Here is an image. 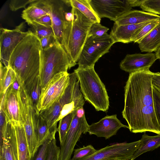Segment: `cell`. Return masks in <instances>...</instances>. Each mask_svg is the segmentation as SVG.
<instances>
[{
  "instance_id": "ee69618b",
  "label": "cell",
  "mask_w": 160,
  "mask_h": 160,
  "mask_svg": "<svg viewBox=\"0 0 160 160\" xmlns=\"http://www.w3.org/2000/svg\"><path fill=\"white\" fill-rule=\"evenodd\" d=\"M158 89V90H159V91H160V89Z\"/></svg>"
},
{
  "instance_id": "d4e9b609",
  "label": "cell",
  "mask_w": 160,
  "mask_h": 160,
  "mask_svg": "<svg viewBox=\"0 0 160 160\" xmlns=\"http://www.w3.org/2000/svg\"><path fill=\"white\" fill-rule=\"evenodd\" d=\"M34 130L38 147L42 144L47 138L55 137V134L51 132L45 121L39 112L37 115Z\"/></svg>"
},
{
  "instance_id": "d6a6232c",
  "label": "cell",
  "mask_w": 160,
  "mask_h": 160,
  "mask_svg": "<svg viewBox=\"0 0 160 160\" xmlns=\"http://www.w3.org/2000/svg\"><path fill=\"white\" fill-rule=\"evenodd\" d=\"M60 148L57 145L55 138H53L49 146L46 160H59Z\"/></svg>"
},
{
  "instance_id": "7402d4cb",
  "label": "cell",
  "mask_w": 160,
  "mask_h": 160,
  "mask_svg": "<svg viewBox=\"0 0 160 160\" xmlns=\"http://www.w3.org/2000/svg\"><path fill=\"white\" fill-rule=\"evenodd\" d=\"M140 140L139 147L134 152L131 160H134L142 154L160 147V134L152 136L144 132Z\"/></svg>"
},
{
  "instance_id": "4dcf8cb0",
  "label": "cell",
  "mask_w": 160,
  "mask_h": 160,
  "mask_svg": "<svg viewBox=\"0 0 160 160\" xmlns=\"http://www.w3.org/2000/svg\"><path fill=\"white\" fill-rule=\"evenodd\" d=\"M30 25L33 27L34 34L40 40L48 36L54 35L52 28L46 27L33 22Z\"/></svg>"
},
{
  "instance_id": "5b68a950",
  "label": "cell",
  "mask_w": 160,
  "mask_h": 160,
  "mask_svg": "<svg viewBox=\"0 0 160 160\" xmlns=\"http://www.w3.org/2000/svg\"><path fill=\"white\" fill-rule=\"evenodd\" d=\"M71 68L68 55L58 40L52 47L45 50L41 49L39 73L41 93L55 75L67 72Z\"/></svg>"
},
{
  "instance_id": "f35d334b",
  "label": "cell",
  "mask_w": 160,
  "mask_h": 160,
  "mask_svg": "<svg viewBox=\"0 0 160 160\" xmlns=\"http://www.w3.org/2000/svg\"><path fill=\"white\" fill-rule=\"evenodd\" d=\"M33 22L46 27L52 28V20L50 14L44 15Z\"/></svg>"
},
{
  "instance_id": "1f68e13d",
  "label": "cell",
  "mask_w": 160,
  "mask_h": 160,
  "mask_svg": "<svg viewBox=\"0 0 160 160\" xmlns=\"http://www.w3.org/2000/svg\"><path fill=\"white\" fill-rule=\"evenodd\" d=\"M109 29L108 28L102 25L100 23L94 22L90 28L88 38L101 37L106 33Z\"/></svg>"
},
{
  "instance_id": "603a6c76",
  "label": "cell",
  "mask_w": 160,
  "mask_h": 160,
  "mask_svg": "<svg viewBox=\"0 0 160 160\" xmlns=\"http://www.w3.org/2000/svg\"><path fill=\"white\" fill-rule=\"evenodd\" d=\"M0 97L4 95L10 86L17 80L16 74L11 67L3 66L0 62Z\"/></svg>"
},
{
  "instance_id": "44dd1931",
  "label": "cell",
  "mask_w": 160,
  "mask_h": 160,
  "mask_svg": "<svg viewBox=\"0 0 160 160\" xmlns=\"http://www.w3.org/2000/svg\"><path fill=\"white\" fill-rule=\"evenodd\" d=\"M48 14H50L49 10L40 0H37L25 9L22 11L21 16L28 24L30 25L35 20Z\"/></svg>"
},
{
  "instance_id": "484cf974",
  "label": "cell",
  "mask_w": 160,
  "mask_h": 160,
  "mask_svg": "<svg viewBox=\"0 0 160 160\" xmlns=\"http://www.w3.org/2000/svg\"><path fill=\"white\" fill-rule=\"evenodd\" d=\"M76 110L68 114L59 121L58 131L60 147L63 146L64 144L67 132Z\"/></svg>"
},
{
  "instance_id": "74e56055",
  "label": "cell",
  "mask_w": 160,
  "mask_h": 160,
  "mask_svg": "<svg viewBox=\"0 0 160 160\" xmlns=\"http://www.w3.org/2000/svg\"><path fill=\"white\" fill-rule=\"evenodd\" d=\"M40 40L41 49L45 50L53 46L58 40L54 35H52L45 37Z\"/></svg>"
},
{
  "instance_id": "ab89813d",
  "label": "cell",
  "mask_w": 160,
  "mask_h": 160,
  "mask_svg": "<svg viewBox=\"0 0 160 160\" xmlns=\"http://www.w3.org/2000/svg\"><path fill=\"white\" fill-rule=\"evenodd\" d=\"M152 84L160 89V72L154 73L152 80Z\"/></svg>"
},
{
  "instance_id": "d6986e66",
  "label": "cell",
  "mask_w": 160,
  "mask_h": 160,
  "mask_svg": "<svg viewBox=\"0 0 160 160\" xmlns=\"http://www.w3.org/2000/svg\"><path fill=\"white\" fill-rule=\"evenodd\" d=\"M142 52H156L160 48V22L138 43Z\"/></svg>"
},
{
  "instance_id": "7bdbcfd3",
  "label": "cell",
  "mask_w": 160,
  "mask_h": 160,
  "mask_svg": "<svg viewBox=\"0 0 160 160\" xmlns=\"http://www.w3.org/2000/svg\"><path fill=\"white\" fill-rule=\"evenodd\" d=\"M105 160H125V159H117V158H110L108 159Z\"/></svg>"
},
{
  "instance_id": "e575fe53",
  "label": "cell",
  "mask_w": 160,
  "mask_h": 160,
  "mask_svg": "<svg viewBox=\"0 0 160 160\" xmlns=\"http://www.w3.org/2000/svg\"><path fill=\"white\" fill-rule=\"evenodd\" d=\"M41 92L40 83L39 78L33 86L30 95L33 104L36 108Z\"/></svg>"
},
{
  "instance_id": "4fadbf2b",
  "label": "cell",
  "mask_w": 160,
  "mask_h": 160,
  "mask_svg": "<svg viewBox=\"0 0 160 160\" xmlns=\"http://www.w3.org/2000/svg\"><path fill=\"white\" fill-rule=\"evenodd\" d=\"M122 128L129 129L128 126L123 124L117 118V115L107 116L98 122L89 125L88 132L98 137H103L106 139L115 135Z\"/></svg>"
},
{
  "instance_id": "cb8c5ba5",
  "label": "cell",
  "mask_w": 160,
  "mask_h": 160,
  "mask_svg": "<svg viewBox=\"0 0 160 160\" xmlns=\"http://www.w3.org/2000/svg\"><path fill=\"white\" fill-rule=\"evenodd\" d=\"M71 7L78 10L86 17L93 22L100 23L101 19L91 7L89 0H69Z\"/></svg>"
},
{
  "instance_id": "7a4b0ae2",
  "label": "cell",
  "mask_w": 160,
  "mask_h": 160,
  "mask_svg": "<svg viewBox=\"0 0 160 160\" xmlns=\"http://www.w3.org/2000/svg\"><path fill=\"white\" fill-rule=\"evenodd\" d=\"M41 50L40 40L30 31L15 49L9 60L8 67L15 71L17 79L29 95L39 78Z\"/></svg>"
},
{
  "instance_id": "9c48e42d",
  "label": "cell",
  "mask_w": 160,
  "mask_h": 160,
  "mask_svg": "<svg viewBox=\"0 0 160 160\" xmlns=\"http://www.w3.org/2000/svg\"><path fill=\"white\" fill-rule=\"evenodd\" d=\"M70 79L68 72L55 75L41 94L37 109L39 112L46 109L58 101L64 93Z\"/></svg>"
},
{
  "instance_id": "e0dca14e",
  "label": "cell",
  "mask_w": 160,
  "mask_h": 160,
  "mask_svg": "<svg viewBox=\"0 0 160 160\" xmlns=\"http://www.w3.org/2000/svg\"><path fill=\"white\" fill-rule=\"evenodd\" d=\"M150 22L119 26L114 24L110 35L115 43L121 42L128 43L132 42L140 29Z\"/></svg>"
},
{
  "instance_id": "9a60e30c",
  "label": "cell",
  "mask_w": 160,
  "mask_h": 160,
  "mask_svg": "<svg viewBox=\"0 0 160 160\" xmlns=\"http://www.w3.org/2000/svg\"><path fill=\"white\" fill-rule=\"evenodd\" d=\"M158 58L156 53L128 54L120 64V68L129 73L149 68Z\"/></svg>"
},
{
  "instance_id": "836d02e7",
  "label": "cell",
  "mask_w": 160,
  "mask_h": 160,
  "mask_svg": "<svg viewBox=\"0 0 160 160\" xmlns=\"http://www.w3.org/2000/svg\"><path fill=\"white\" fill-rule=\"evenodd\" d=\"M152 93L154 110L160 128V92L157 88L153 86Z\"/></svg>"
},
{
  "instance_id": "b9f144b4",
  "label": "cell",
  "mask_w": 160,
  "mask_h": 160,
  "mask_svg": "<svg viewBox=\"0 0 160 160\" xmlns=\"http://www.w3.org/2000/svg\"><path fill=\"white\" fill-rule=\"evenodd\" d=\"M157 56L158 59L160 60V48L156 52H155Z\"/></svg>"
},
{
  "instance_id": "5bb4252c",
  "label": "cell",
  "mask_w": 160,
  "mask_h": 160,
  "mask_svg": "<svg viewBox=\"0 0 160 160\" xmlns=\"http://www.w3.org/2000/svg\"><path fill=\"white\" fill-rule=\"evenodd\" d=\"M40 2L49 10L51 16L54 36L62 43L65 22V12L64 8V0H41Z\"/></svg>"
},
{
  "instance_id": "ffe728a7",
  "label": "cell",
  "mask_w": 160,
  "mask_h": 160,
  "mask_svg": "<svg viewBox=\"0 0 160 160\" xmlns=\"http://www.w3.org/2000/svg\"><path fill=\"white\" fill-rule=\"evenodd\" d=\"M10 122L13 125L15 130L19 160H30L31 156L23 125Z\"/></svg>"
},
{
  "instance_id": "ba28073f",
  "label": "cell",
  "mask_w": 160,
  "mask_h": 160,
  "mask_svg": "<svg viewBox=\"0 0 160 160\" xmlns=\"http://www.w3.org/2000/svg\"><path fill=\"white\" fill-rule=\"evenodd\" d=\"M89 125L83 107L77 110L67 132L63 146L60 147L59 160H70L74 148L82 134L88 132Z\"/></svg>"
},
{
  "instance_id": "d590c367",
  "label": "cell",
  "mask_w": 160,
  "mask_h": 160,
  "mask_svg": "<svg viewBox=\"0 0 160 160\" xmlns=\"http://www.w3.org/2000/svg\"><path fill=\"white\" fill-rule=\"evenodd\" d=\"M36 0H12L9 3V7L12 11H16L22 8H25L28 3L36 2Z\"/></svg>"
},
{
  "instance_id": "f1b7e54d",
  "label": "cell",
  "mask_w": 160,
  "mask_h": 160,
  "mask_svg": "<svg viewBox=\"0 0 160 160\" xmlns=\"http://www.w3.org/2000/svg\"><path fill=\"white\" fill-rule=\"evenodd\" d=\"M160 22V19L152 21L142 27L135 37L133 42L138 43L141 40L154 29Z\"/></svg>"
},
{
  "instance_id": "60d3db41",
  "label": "cell",
  "mask_w": 160,
  "mask_h": 160,
  "mask_svg": "<svg viewBox=\"0 0 160 160\" xmlns=\"http://www.w3.org/2000/svg\"><path fill=\"white\" fill-rule=\"evenodd\" d=\"M10 87L13 90L17 91L20 89L21 88L20 83L17 79L10 86Z\"/></svg>"
},
{
  "instance_id": "7c38bea8",
  "label": "cell",
  "mask_w": 160,
  "mask_h": 160,
  "mask_svg": "<svg viewBox=\"0 0 160 160\" xmlns=\"http://www.w3.org/2000/svg\"><path fill=\"white\" fill-rule=\"evenodd\" d=\"M21 89L16 91L10 86L5 94L0 97V109L8 122L23 125Z\"/></svg>"
},
{
  "instance_id": "ac0fdd59",
  "label": "cell",
  "mask_w": 160,
  "mask_h": 160,
  "mask_svg": "<svg viewBox=\"0 0 160 160\" xmlns=\"http://www.w3.org/2000/svg\"><path fill=\"white\" fill-rule=\"evenodd\" d=\"M160 19V15L138 10H130L124 13L115 22L117 25L138 24Z\"/></svg>"
},
{
  "instance_id": "3957f363",
  "label": "cell",
  "mask_w": 160,
  "mask_h": 160,
  "mask_svg": "<svg viewBox=\"0 0 160 160\" xmlns=\"http://www.w3.org/2000/svg\"><path fill=\"white\" fill-rule=\"evenodd\" d=\"M71 12L72 19L65 22L61 44L68 55L72 68L78 62L90 28L94 22L73 7H72Z\"/></svg>"
},
{
  "instance_id": "6da1fadb",
  "label": "cell",
  "mask_w": 160,
  "mask_h": 160,
  "mask_svg": "<svg viewBox=\"0 0 160 160\" xmlns=\"http://www.w3.org/2000/svg\"><path fill=\"white\" fill-rule=\"evenodd\" d=\"M154 73L149 68L129 73L124 87V106L122 113L132 133L160 134L153 104Z\"/></svg>"
},
{
  "instance_id": "f546056e",
  "label": "cell",
  "mask_w": 160,
  "mask_h": 160,
  "mask_svg": "<svg viewBox=\"0 0 160 160\" xmlns=\"http://www.w3.org/2000/svg\"><path fill=\"white\" fill-rule=\"evenodd\" d=\"M140 7L145 12L160 15V0H144Z\"/></svg>"
},
{
  "instance_id": "8fae6325",
  "label": "cell",
  "mask_w": 160,
  "mask_h": 160,
  "mask_svg": "<svg viewBox=\"0 0 160 160\" xmlns=\"http://www.w3.org/2000/svg\"><path fill=\"white\" fill-rule=\"evenodd\" d=\"M22 25L23 24H21L12 30L0 29V62L7 68L8 67L9 60L13 52L30 32V30L22 31L21 29Z\"/></svg>"
},
{
  "instance_id": "277c9868",
  "label": "cell",
  "mask_w": 160,
  "mask_h": 160,
  "mask_svg": "<svg viewBox=\"0 0 160 160\" xmlns=\"http://www.w3.org/2000/svg\"><path fill=\"white\" fill-rule=\"evenodd\" d=\"M94 66L74 70L79 83L80 90L85 100L97 111L106 112L109 102L105 86L95 72Z\"/></svg>"
},
{
  "instance_id": "8992f818",
  "label": "cell",
  "mask_w": 160,
  "mask_h": 160,
  "mask_svg": "<svg viewBox=\"0 0 160 160\" xmlns=\"http://www.w3.org/2000/svg\"><path fill=\"white\" fill-rule=\"evenodd\" d=\"M114 43L107 33L100 37L88 38L77 62L78 67L85 68L94 66L101 57L109 52Z\"/></svg>"
},
{
  "instance_id": "4316f807",
  "label": "cell",
  "mask_w": 160,
  "mask_h": 160,
  "mask_svg": "<svg viewBox=\"0 0 160 160\" xmlns=\"http://www.w3.org/2000/svg\"><path fill=\"white\" fill-rule=\"evenodd\" d=\"M55 137L47 138L38 148L37 151L30 160H46L48 150L52 140Z\"/></svg>"
},
{
  "instance_id": "2e32d148",
  "label": "cell",
  "mask_w": 160,
  "mask_h": 160,
  "mask_svg": "<svg viewBox=\"0 0 160 160\" xmlns=\"http://www.w3.org/2000/svg\"><path fill=\"white\" fill-rule=\"evenodd\" d=\"M0 160H19L16 137L12 124L8 122L2 144Z\"/></svg>"
},
{
  "instance_id": "30bf717a",
  "label": "cell",
  "mask_w": 160,
  "mask_h": 160,
  "mask_svg": "<svg viewBox=\"0 0 160 160\" xmlns=\"http://www.w3.org/2000/svg\"><path fill=\"white\" fill-rule=\"evenodd\" d=\"M140 140L129 143H119L108 145L97 150L92 155L79 160H105L110 158L131 160L138 148Z\"/></svg>"
},
{
  "instance_id": "8d00e7d4",
  "label": "cell",
  "mask_w": 160,
  "mask_h": 160,
  "mask_svg": "<svg viewBox=\"0 0 160 160\" xmlns=\"http://www.w3.org/2000/svg\"><path fill=\"white\" fill-rule=\"evenodd\" d=\"M8 122L2 110L0 109V145L3 142Z\"/></svg>"
},
{
  "instance_id": "52a82bcc",
  "label": "cell",
  "mask_w": 160,
  "mask_h": 160,
  "mask_svg": "<svg viewBox=\"0 0 160 160\" xmlns=\"http://www.w3.org/2000/svg\"><path fill=\"white\" fill-rule=\"evenodd\" d=\"M144 0H89L98 17L106 18L114 22L132 8L140 6Z\"/></svg>"
},
{
  "instance_id": "83f0119b",
  "label": "cell",
  "mask_w": 160,
  "mask_h": 160,
  "mask_svg": "<svg viewBox=\"0 0 160 160\" xmlns=\"http://www.w3.org/2000/svg\"><path fill=\"white\" fill-rule=\"evenodd\" d=\"M97 151L91 145L74 149L73 155L70 160H79L88 157Z\"/></svg>"
}]
</instances>
